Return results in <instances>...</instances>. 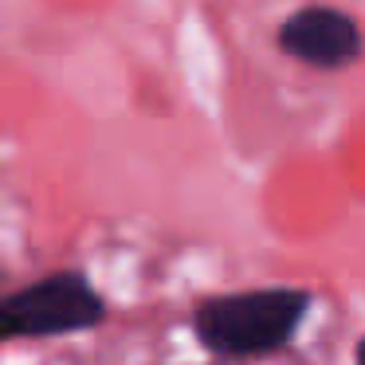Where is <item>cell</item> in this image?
<instances>
[{"label": "cell", "instance_id": "1", "mask_svg": "<svg viewBox=\"0 0 365 365\" xmlns=\"http://www.w3.org/2000/svg\"><path fill=\"white\" fill-rule=\"evenodd\" d=\"M314 310V291L307 287H247L197 299L189 314L192 338L220 361L283 354Z\"/></svg>", "mask_w": 365, "mask_h": 365}, {"label": "cell", "instance_id": "2", "mask_svg": "<svg viewBox=\"0 0 365 365\" xmlns=\"http://www.w3.org/2000/svg\"><path fill=\"white\" fill-rule=\"evenodd\" d=\"M110 318L103 291L83 267H59L0 294V346L87 334Z\"/></svg>", "mask_w": 365, "mask_h": 365}, {"label": "cell", "instance_id": "3", "mask_svg": "<svg viewBox=\"0 0 365 365\" xmlns=\"http://www.w3.org/2000/svg\"><path fill=\"white\" fill-rule=\"evenodd\" d=\"M275 48L310 71L338 75L365 59V32L354 12L310 0V4H299L279 20Z\"/></svg>", "mask_w": 365, "mask_h": 365}, {"label": "cell", "instance_id": "4", "mask_svg": "<svg viewBox=\"0 0 365 365\" xmlns=\"http://www.w3.org/2000/svg\"><path fill=\"white\" fill-rule=\"evenodd\" d=\"M354 365H365V334L357 338V346H354Z\"/></svg>", "mask_w": 365, "mask_h": 365}]
</instances>
